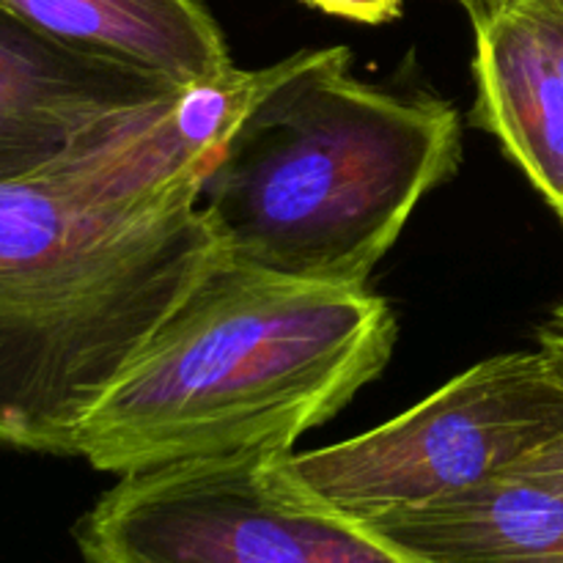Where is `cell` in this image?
Returning a JSON list of instances; mask_svg holds the SVG:
<instances>
[{
    "label": "cell",
    "instance_id": "obj_3",
    "mask_svg": "<svg viewBox=\"0 0 563 563\" xmlns=\"http://www.w3.org/2000/svg\"><path fill=\"white\" fill-rule=\"evenodd\" d=\"M462 163L460 115L352 75L346 47L258 69L201 181L225 258L317 284L368 286L427 192Z\"/></svg>",
    "mask_w": 563,
    "mask_h": 563
},
{
    "label": "cell",
    "instance_id": "obj_9",
    "mask_svg": "<svg viewBox=\"0 0 563 563\" xmlns=\"http://www.w3.org/2000/svg\"><path fill=\"white\" fill-rule=\"evenodd\" d=\"M363 526L416 563H563V484L504 473Z\"/></svg>",
    "mask_w": 563,
    "mask_h": 563
},
{
    "label": "cell",
    "instance_id": "obj_10",
    "mask_svg": "<svg viewBox=\"0 0 563 563\" xmlns=\"http://www.w3.org/2000/svg\"><path fill=\"white\" fill-rule=\"evenodd\" d=\"M537 350L542 352L548 366L553 368V374L563 385V306L555 308V311L539 324ZM506 473H517V476L539 478V482H550V484H563V434L559 440H553V443L544 445L542 451H537V454L528 456L526 462H520V465L511 467V471Z\"/></svg>",
    "mask_w": 563,
    "mask_h": 563
},
{
    "label": "cell",
    "instance_id": "obj_6",
    "mask_svg": "<svg viewBox=\"0 0 563 563\" xmlns=\"http://www.w3.org/2000/svg\"><path fill=\"white\" fill-rule=\"evenodd\" d=\"M174 91L163 77L49 42L0 11V179L38 170Z\"/></svg>",
    "mask_w": 563,
    "mask_h": 563
},
{
    "label": "cell",
    "instance_id": "obj_12",
    "mask_svg": "<svg viewBox=\"0 0 563 563\" xmlns=\"http://www.w3.org/2000/svg\"><path fill=\"white\" fill-rule=\"evenodd\" d=\"M456 3H460L462 9L467 11L471 22H473V25H476V22H482L484 16H487L489 11H493L495 5L500 3V0H456Z\"/></svg>",
    "mask_w": 563,
    "mask_h": 563
},
{
    "label": "cell",
    "instance_id": "obj_5",
    "mask_svg": "<svg viewBox=\"0 0 563 563\" xmlns=\"http://www.w3.org/2000/svg\"><path fill=\"white\" fill-rule=\"evenodd\" d=\"M561 434V379L539 350L506 352L372 432L291 451L289 467L317 498L366 522L493 482Z\"/></svg>",
    "mask_w": 563,
    "mask_h": 563
},
{
    "label": "cell",
    "instance_id": "obj_11",
    "mask_svg": "<svg viewBox=\"0 0 563 563\" xmlns=\"http://www.w3.org/2000/svg\"><path fill=\"white\" fill-rule=\"evenodd\" d=\"M324 14L344 16V20L366 22V25H379L399 16L401 0H302Z\"/></svg>",
    "mask_w": 563,
    "mask_h": 563
},
{
    "label": "cell",
    "instance_id": "obj_2",
    "mask_svg": "<svg viewBox=\"0 0 563 563\" xmlns=\"http://www.w3.org/2000/svg\"><path fill=\"white\" fill-rule=\"evenodd\" d=\"M388 300L231 262L220 251L75 438L102 473L291 451L339 416L394 355Z\"/></svg>",
    "mask_w": 563,
    "mask_h": 563
},
{
    "label": "cell",
    "instance_id": "obj_7",
    "mask_svg": "<svg viewBox=\"0 0 563 563\" xmlns=\"http://www.w3.org/2000/svg\"><path fill=\"white\" fill-rule=\"evenodd\" d=\"M473 27V124L498 137L563 223V0H500Z\"/></svg>",
    "mask_w": 563,
    "mask_h": 563
},
{
    "label": "cell",
    "instance_id": "obj_4",
    "mask_svg": "<svg viewBox=\"0 0 563 563\" xmlns=\"http://www.w3.org/2000/svg\"><path fill=\"white\" fill-rule=\"evenodd\" d=\"M291 451L121 476L75 526L82 563H416L297 482Z\"/></svg>",
    "mask_w": 563,
    "mask_h": 563
},
{
    "label": "cell",
    "instance_id": "obj_1",
    "mask_svg": "<svg viewBox=\"0 0 563 563\" xmlns=\"http://www.w3.org/2000/svg\"><path fill=\"white\" fill-rule=\"evenodd\" d=\"M256 71L179 88L0 179V445L75 456L80 423L218 262L201 181Z\"/></svg>",
    "mask_w": 563,
    "mask_h": 563
},
{
    "label": "cell",
    "instance_id": "obj_8",
    "mask_svg": "<svg viewBox=\"0 0 563 563\" xmlns=\"http://www.w3.org/2000/svg\"><path fill=\"white\" fill-rule=\"evenodd\" d=\"M0 11L49 42L148 71L176 88L236 71L223 31L201 0H0Z\"/></svg>",
    "mask_w": 563,
    "mask_h": 563
}]
</instances>
